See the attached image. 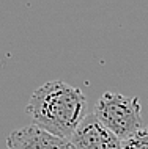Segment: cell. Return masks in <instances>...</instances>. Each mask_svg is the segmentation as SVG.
Returning a JSON list of instances; mask_svg holds the SVG:
<instances>
[{
	"label": "cell",
	"mask_w": 148,
	"mask_h": 149,
	"mask_svg": "<svg viewBox=\"0 0 148 149\" xmlns=\"http://www.w3.org/2000/svg\"><path fill=\"white\" fill-rule=\"evenodd\" d=\"M74 149H123V141L106 129L95 115H87L69 138Z\"/></svg>",
	"instance_id": "obj_3"
},
{
	"label": "cell",
	"mask_w": 148,
	"mask_h": 149,
	"mask_svg": "<svg viewBox=\"0 0 148 149\" xmlns=\"http://www.w3.org/2000/svg\"><path fill=\"white\" fill-rule=\"evenodd\" d=\"M123 149H148V126L123 141Z\"/></svg>",
	"instance_id": "obj_5"
},
{
	"label": "cell",
	"mask_w": 148,
	"mask_h": 149,
	"mask_svg": "<svg viewBox=\"0 0 148 149\" xmlns=\"http://www.w3.org/2000/svg\"><path fill=\"white\" fill-rule=\"evenodd\" d=\"M83 93L63 80H52L38 86L30 96L25 113L33 126L49 134L69 140L87 116Z\"/></svg>",
	"instance_id": "obj_1"
},
{
	"label": "cell",
	"mask_w": 148,
	"mask_h": 149,
	"mask_svg": "<svg viewBox=\"0 0 148 149\" xmlns=\"http://www.w3.org/2000/svg\"><path fill=\"white\" fill-rule=\"evenodd\" d=\"M93 115L106 129L121 141L142 129V105L135 96L106 91L98 99Z\"/></svg>",
	"instance_id": "obj_2"
},
{
	"label": "cell",
	"mask_w": 148,
	"mask_h": 149,
	"mask_svg": "<svg viewBox=\"0 0 148 149\" xmlns=\"http://www.w3.org/2000/svg\"><path fill=\"white\" fill-rule=\"evenodd\" d=\"M6 149H74L69 140L60 138L39 129L24 126L13 130L6 138Z\"/></svg>",
	"instance_id": "obj_4"
}]
</instances>
